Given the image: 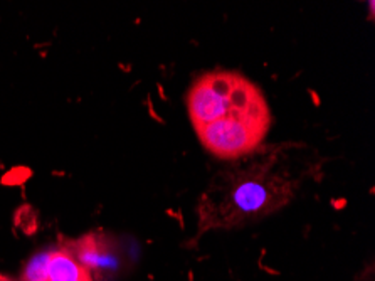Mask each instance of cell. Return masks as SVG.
Here are the masks:
<instances>
[{"label":"cell","instance_id":"1","mask_svg":"<svg viewBox=\"0 0 375 281\" xmlns=\"http://www.w3.org/2000/svg\"><path fill=\"white\" fill-rule=\"evenodd\" d=\"M303 148V143L261 145L217 172L199 202V233L246 226L286 206L309 170Z\"/></svg>","mask_w":375,"mask_h":281},{"label":"cell","instance_id":"2","mask_svg":"<svg viewBox=\"0 0 375 281\" xmlns=\"http://www.w3.org/2000/svg\"><path fill=\"white\" fill-rule=\"evenodd\" d=\"M187 109L204 148L222 160H239L263 145L271 109L258 84L236 71L199 76L187 93Z\"/></svg>","mask_w":375,"mask_h":281},{"label":"cell","instance_id":"3","mask_svg":"<svg viewBox=\"0 0 375 281\" xmlns=\"http://www.w3.org/2000/svg\"><path fill=\"white\" fill-rule=\"evenodd\" d=\"M86 270L69 249H56L51 251L46 281H76Z\"/></svg>","mask_w":375,"mask_h":281},{"label":"cell","instance_id":"4","mask_svg":"<svg viewBox=\"0 0 375 281\" xmlns=\"http://www.w3.org/2000/svg\"><path fill=\"white\" fill-rule=\"evenodd\" d=\"M49 259H51V251L39 252V254L32 256L26 266H24L22 276H20L22 281H46Z\"/></svg>","mask_w":375,"mask_h":281},{"label":"cell","instance_id":"5","mask_svg":"<svg viewBox=\"0 0 375 281\" xmlns=\"http://www.w3.org/2000/svg\"><path fill=\"white\" fill-rule=\"evenodd\" d=\"M76 281H93L91 271H89V270H86V271H84V273H83V275H81V276H79V278H77Z\"/></svg>","mask_w":375,"mask_h":281}]
</instances>
